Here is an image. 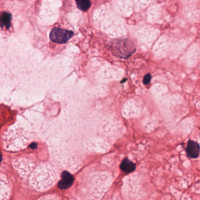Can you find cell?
Masks as SVG:
<instances>
[{"label": "cell", "mask_w": 200, "mask_h": 200, "mask_svg": "<svg viewBox=\"0 0 200 200\" xmlns=\"http://www.w3.org/2000/svg\"><path fill=\"white\" fill-rule=\"evenodd\" d=\"M30 147H31V148H36L37 147V144L36 143H32V144H31Z\"/></svg>", "instance_id": "9"}, {"label": "cell", "mask_w": 200, "mask_h": 200, "mask_svg": "<svg viewBox=\"0 0 200 200\" xmlns=\"http://www.w3.org/2000/svg\"><path fill=\"white\" fill-rule=\"evenodd\" d=\"M74 32L60 28H53L50 33L51 40L58 43H65L71 38L74 35Z\"/></svg>", "instance_id": "2"}, {"label": "cell", "mask_w": 200, "mask_h": 200, "mask_svg": "<svg viewBox=\"0 0 200 200\" xmlns=\"http://www.w3.org/2000/svg\"><path fill=\"white\" fill-rule=\"evenodd\" d=\"M77 7L81 11H88L91 5V3L88 0H82V1H76Z\"/></svg>", "instance_id": "7"}, {"label": "cell", "mask_w": 200, "mask_h": 200, "mask_svg": "<svg viewBox=\"0 0 200 200\" xmlns=\"http://www.w3.org/2000/svg\"><path fill=\"white\" fill-rule=\"evenodd\" d=\"M74 183L72 175L68 171H64L61 173V180L58 183V187L61 190L68 189Z\"/></svg>", "instance_id": "4"}, {"label": "cell", "mask_w": 200, "mask_h": 200, "mask_svg": "<svg viewBox=\"0 0 200 200\" xmlns=\"http://www.w3.org/2000/svg\"><path fill=\"white\" fill-rule=\"evenodd\" d=\"M185 152L187 156L189 158L192 159H197L200 153V146L199 143L195 141L189 140L187 144Z\"/></svg>", "instance_id": "3"}, {"label": "cell", "mask_w": 200, "mask_h": 200, "mask_svg": "<svg viewBox=\"0 0 200 200\" xmlns=\"http://www.w3.org/2000/svg\"><path fill=\"white\" fill-rule=\"evenodd\" d=\"M151 78H152L151 75L150 74H147L143 78V84L145 85H148L150 83Z\"/></svg>", "instance_id": "8"}, {"label": "cell", "mask_w": 200, "mask_h": 200, "mask_svg": "<svg viewBox=\"0 0 200 200\" xmlns=\"http://www.w3.org/2000/svg\"><path fill=\"white\" fill-rule=\"evenodd\" d=\"M113 48L114 55L124 59L130 57L136 50L134 43L128 39L116 40L114 42Z\"/></svg>", "instance_id": "1"}, {"label": "cell", "mask_w": 200, "mask_h": 200, "mask_svg": "<svg viewBox=\"0 0 200 200\" xmlns=\"http://www.w3.org/2000/svg\"><path fill=\"white\" fill-rule=\"evenodd\" d=\"M120 169L126 174H130L136 170V164L127 158H124L120 166Z\"/></svg>", "instance_id": "5"}, {"label": "cell", "mask_w": 200, "mask_h": 200, "mask_svg": "<svg viewBox=\"0 0 200 200\" xmlns=\"http://www.w3.org/2000/svg\"><path fill=\"white\" fill-rule=\"evenodd\" d=\"M12 20V15L10 13L7 12H4L1 15L0 18V25L2 28H5L8 29L11 27V23Z\"/></svg>", "instance_id": "6"}]
</instances>
